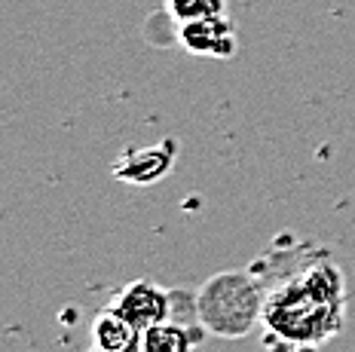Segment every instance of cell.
<instances>
[{
	"instance_id": "1",
	"label": "cell",
	"mask_w": 355,
	"mask_h": 352,
	"mask_svg": "<svg viewBox=\"0 0 355 352\" xmlns=\"http://www.w3.org/2000/svg\"><path fill=\"white\" fill-rule=\"evenodd\" d=\"M261 325L266 349L282 346L279 352H313L334 340L346 325L343 270L315 261L266 285Z\"/></svg>"
},
{
	"instance_id": "2",
	"label": "cell",
	"mask_w": 355,
	"mask_h": 352,
	"mask_svg": "<svg viewBox=\"0 0 355 352\" xmlns=\"http://www.w3.org/2000/svg\"><path fill=\"white\" fill-rule=\"evenodd\" d=\"M266 285L254 270H227L196 291V313L209 334L245 337L261 322Z\"/></svg>"
},
{
	"instance_id": "3",
	"label": "cell",
	"mask_w": 355,
	"mask_h": 352,
	"mask_svg": "<svg viewBox=\"0 0 355 352\" xmlns=\"http://www.w3.org/2000/svg\"><path fill=\"white\" fill-rule=\"evenodd\" d=\"M107 306L114 313H120L129 325H135L138 331L157 325V322H166L172 315V291L159 288L150 279H138V282H129L123 288L114 291V297L107 300Z\"/></svg>"
},
{
	"instance_id": "4",
	"label": "cell",
	"mask_w": 355,
	"mask_h": 352,
	"mask_svg": "<svg viewBox=\"0 0 355 352\" xmlns=\"http://www.w3.org/2000/svg\"><path fill=\"white\" fill-rule=\"evenodd\" d=\"M175 157L178 141H172V138H166L159 144H147V148H132L114 163V178L125 181L132 187H150L172 172Z\"/></svg>"
},
{
	"instance_id": "5",
	"label": "cell",
	"mask_w": 355,
	"mask_h": 352,
	"mask_svg": "<svg viewBox=\"0 0 355 352\" xmlns=\"http://www.w3.org/2000/svg\"><path fill=\"white\" fill-rule=\"evenodd\" d=\"M181 43L187 53L209 55V58H230L236 53V31L227 16H211L199 21H184Z\"/></svg>"
},
{
	"instance_id": "6",
	"label": "cell",
	"mask_w": 355,
	"mask_h": 352,
	"mask_svg": "<svg viewBox=\"0 0 355 352\" xmlns=\"http://www.w3.org/2000/svg\"><path fill=\"white\" fill-rule=\"evenodd\" d=\"M138 340H141V331L110 306L95 313L92 325H89V343H92L89 352H129L138 349Z\"/></svg>"
},
{
	"instance_id": "7",
	"label": "cell",
	"mask_w": 355,
	"mask_h": 352,
	"mask_svg": "<svg viewBox=\"0 0 355 352\" xmlns=\"http://www.w3.org/2000/svg\"><path fill=\"white\" fill-rule=\"evenodd\" d=\"M202 334H209V331L205 328L184 325L178 319H166V322L144 328L141 340H138V352H193Z\"/></svg>"
},
{
	"instance_id": "8",
	"label": "cell",
	"mask_w": 355,
	"mask_h": 352,
	"mask_svg": "<svg viewBox=\"0 0 355 352\" xmlns=\"http://www.w3.org/2000/svg\"><path fill=\"white\" fill-rule=\"evenodd\" d=\"M166 10L175 21H199L224 16V0H166Z\"/></svg>"
},
{
	"instance_id": "9",
	"label": "cell",
	"mask_w": 355,
	"mask_h": 352,
	"mask_svg": "<svg viewBox=\"0 0 355 352\" xmlns=\"http://www.w3.org/2000/svg\"><path fill=\"white\" fill-rule=\"evenodd\" d=\"M129 352H138V349H129Z\"/></svg>"
}]
</instances>
